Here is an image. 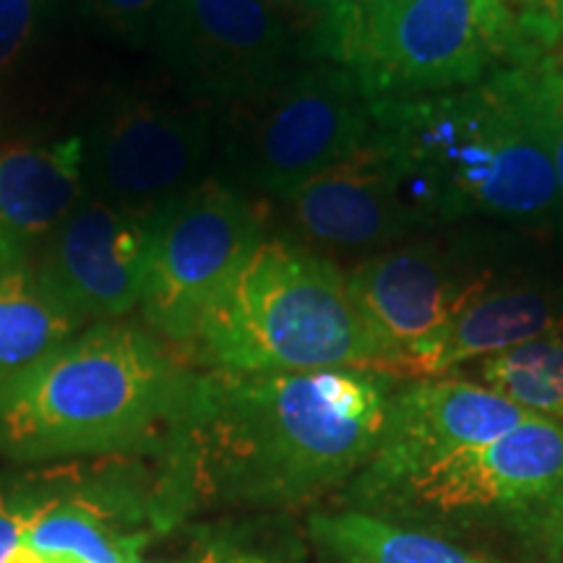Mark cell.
I'll return each mask as SVG.
<instances>
[{"mask_svg":"<svg viewBox=\"0 0 563 563\" xmlns=\"http://www.w3.org/2000/svg\"><path fill=\"white\" fill-rule=\"evenodd\" d=\"M373 133L371 100L347 68L313 60L224 110V165L232 178L285 199L361 150Z\"/></svg>","mask_w":563,"mask_h":563,"instance_id":"6","label":"cell"},{"mask_svg":"<svg viewBox=\"0 0 563 563\" xmlns=\"http://www.w3.org/2000/svg\"><path fill=\"white\" fill-rule=\"evenodd\" d=\"M150 222L84 194L45 243L40 269L84 321H115L141 306Z\"/></svg>","mask_w":563,"mask_h":563,"instance_id":"13","label":"cell"},{"mask_svg":"<svg viewBox=\"0 0 563 563\" xmlns=\"http://www.w3.org/2000/svg\"><path fill=\"white\" fill-rule=\"evenodd\" d=\"M496 274L454 249L402 245L365 258L347 274L352 298L382 340L394 378L439 340Z\"/></svg>","mask_w":563,"mask_h":563,"instance_id":"12","label":"cell"},{"mask_svg":"<svg viewBox=\"0 0 563 563\" xmlns=\"http://www.w3.org/2000/svg\"><path fill=\"white\" fill-rule=\"evenodd\" d=\"M45 11V0H0V81L26 51Z\"/></svg>","mask_w":563,"mask_h":563,"instance_id":"23","label":"cell"},{"mask_svg":"<svg viewBox=\"0 0 563 563\" xmlns=\"http://www.w3.org/2000/svg\"><path fill=\"white\" fill-rule=\"evenodd\" d=\"M365 511L501 540L522 563H563V426L527 418Z\"/></svg>","mask_w":563,"mask_h":563,"instance_id":"5","label":"cell"},{"mask_svg":"<svg viewBox=\"0 0 563 563\" xmlns=\"http://www.w3.org/2000/svg\"><path fill=\"white\" fill-rule=\"evenodd\" d=\"M203 371H382L389 355L352 298L347 274L290 241H266L180 352Z\"/></svg>","mask_w":563,"mask_h":563,"instance_id":"4","label":"cell"},{"mask_svg":"<svg viewBox=\"0 0 563 563\" xmlns=\"http://www.w3.org/2000/svg\"><path fill=\"white\" fill-rule=\"evenodd\" d=\"M139 563H295L282 548H269L262 540L241 538V534H214L194 543L175 559H141Z\"/></svg>","mask_w":563,"mask_h":563,"instance_id":"22","label":"cell"},{"mask_svg":"<svg viewBox=\"0 0 563 563\" xmlns=\"http://www.w3.org/2000/svg\"><path fill=\"white\" fill-rule=\"evenodd\" d=\"M154 37L196 100L224 108L292 68L295 40L269 0H167Z\"/></svg>","mask_w":563,"mask_h":563,"instance_id":"11","label":"cell"},{"mask_svg":"<svg viewBox=\"0 0 563 563\" xmlns=\"http://www.w3.org/2000/svg\"><path fill=\"white\" fill-rule=\"evenodd\" d=\"M214 104L123 97L81 139L84 194L150 222L203 180L214 146Z\"/></svg>","mask_w":563,"mask_h":563,"instance_id":"9","label":"cell"},{"mask_svg":"<svg viewBox=\"0 0 563 563\" xmlns=\"http://www.w3.org/2000/svg\"><path fill=\"white\" fill-rule=\"evenodd\" d=\"M545 115L548 141H551L555 194H559V217L563 220V66L548 53L545 58Z\"/></svg>","mask_w":563,"mask_h":563,"instance_id":"26","label":"cell"},{"mask_svg":"<svg viewBox=\"0 0 563 563\" xmlns=\"http://www.w3.org/2000/svg\"><path fill=\"white\" fill-rule=\"evenodd\" d=\"M308 534L321 563H506L456 534L355 506L313 511Z\"/></svg>","mask_w":563,"mask_h":563,"instance_id":"18","label":"cell"},{"mask_svg":"<svg viewBox=\"0 0 563 563\" xmlns=\"http://www.w3.org/2000/svg\"><path fill=\"white\" fill-rule=\"evenodd\" d=\"M34 511V490L26 485L0 483V563L11 559V553L24 543L26 525Z\"/></svg>","mask_w":563,"mask_h":563,"instance_id":"25","label":"cell"},{"mask_svg":"<svg viewBox=\"0 0 563 563\" xmlns=\"http://www.w3.org/2000/svg\"><path fill=\"white\" fill-rule=\"evenodd\" d=\"M81 196V139L0 146V272L32 264Z\"/></svg>","mask_w":563,"mask_h":563,"instance_id":"16","label":"cell"},{"mask_svg":"<svg viewBox=\"0 0 563 563\" xmlns=\"http://www.w3.org/2000/svg\"><path fill=\"white\" fill-rule=\"evenodd\" d=\"M545 58L532 47L470 87L371 102L373 136L422 222L490 217L543 228L559 217Z\"/></svg>","mask_w":563,"mask_h":563,"instance_id":"2","label":"cell"},{"mask_svg":"<svg viewBox=\"0 0 563 563\" xmlns=\"http://www.w3.org/2000/svg\"><path fill=\"white\" fill-rule=\"evenodd\" d=\"M548 42L506 0H389L347 68L371 102L477 84Z\"/></svg>","mask_w":563,"mask_h":563,"instance_id":"7","label":"cell"},{"mask_svg":"<svg viewBox=\"0 0 563 563\" xmlns=\"http://www.w3.org/2000/svg\"><path fill=\"white\" fill-rule=\"evenodd\" d=\"M279 201L306 241L329 249H371L426 224L402 173L373 133L361 150L313 175Z\"/></svg>","mask_w":563,"mask_h":563,"instance_id":"14","label":"cell"},{"mask_svg":"<svg viewBox=\"0 0 563 563\" xmlns=\"http://www.w3.org/2000/svg\"><path fill=\"white\" fill-rule=\"evenodd\" d=\"M470 371L473 382L501 394L530 418L563 426V332L498 352Z\"/></svg>","mask_w":563,"mask_h":563,"instance_id":"20","label":"cell"},{"mask_svg":"<svg viewBox=\"0 0 563 563\" xmlns=\"http://www.w3.org/2000/svg\"><path fill=\"white\" fill-rule=\"evenodd\" d=\"M545 21L553 26L555 34H563V0H543Z\"/></svg>","mask_w":563,"mask_h":563,"instance_id":"29","label":"cell"},{"mask_svg":"<svg viewBox=\"0 0 563 563\" xmlns=\"http://www.w3.org/2000/svg\"><path fill=\"white\" fill-rule=\"evenodd\" d=\"M196 373L157 334L97 323L0 386V454L30 464L162 452Z\"/></svg>","mask_w":563,"mask_h":563,"instance_id":"3","label":"cell"},{"mask_svg":"<svg viewBox=\"0 0 563 563\" xmlns=\"http://www.w3.org/2000/svg\"><path fill=\"white\" fill-rule=\"evenodd\" d=\"M530 418L501 394L473 378H407L394 386L376 449L352 477L344 498L355 509H371L435 464L488 443Z\"/></svg>","mask_w":563,"mask_h":563,"instance_id":"10","label":"cell"},{"mask_svg":"<svg viewBox=\"0 0 563 563\" xmlns=\"http://www.w3.org/2000/svg\"><path fill=\"white\" fill-rule=\"evenodd\" d=\"M563 332V287L493 279L439 340L415 357L407 378L454 376L456 371L519 344Z\"/></svg>","mask_w":563,"mask_h":563,"instance_id":"17","label":"cell"},{"mask_svg":"<svg viewBox=\"0 0 563 563\" xmlns=\"http://www.w3.org/2000/svg\"><path fill=\"white\" fill-rule=\"evenodd\" d=\"M264 241V217L232 183L203 178L167 203L150 220L139 306L146 323L180 355Z\"/></svg>","mask_w":563,"mask_h":563,"instance_id":"8","label":"cell"},{"mask_svg":"<svg viewBox=\"0 0 563 563\" xmlns=\"http://www.w3.org/2000/svg\"><path fill=\"white\" fill-rule=\"evenodd\" d=\"M277 16L285 21L292 40H300L302 47H311L313 34L319 30V21L323 13V0H269Z\"/></svg>","mask_w":563,"mask_h":563,"instance_id":"27","label":"cell"},{"mask_svg":"<svg viewBox=\"0 0 563 563\" xmlns=\"http://www.w3.org/2000/svg\"><path fill=\"white\" fill-rule=\"evenodd\" d=\"M399 378L382 371H199L162 449L159 527L203 504L298 509L368 464Z\"/></svg>","mask_w":563,"mask_h":563,"instance_id":"1","label":"cell"},{"mask_svg":"<svg viewBox=\"0 0 563 563\" xmlns=\"http://www.w3.org/2000/svg\"><path fill=\"white\" fill-rule=\"evenodd\" d=\"M167 0H79L89 16L121 34H154Z\"/></svg>","mask_w":563,"mask_h":563,"instance_id":"24","label":"cell"},{"mask_svg":"<svg viewBox=\"0 0 563 563\" xmlns=\"http://www.w3.org/2000/svg\"><path fill=\"white\" fill-rule=\"evenodd\" d=\"M157 525L154 490L139 496L131 485L84 483L76 490H34L24 543L47 559L70 563H139Z\"/></svg>","mask_w":563,"mask_h":563,"instance_id":"15","label":"cell"},{"mask_svg":"<svg viewBox=\"0 0 563 563\" xmlns=\"http://www.w3.org/2000/svg\"><path fill=\"white\" fill-rule=\"evenodd\" d=\"M386 5L389 0H323V13L308 47V58L350 68L365 34Z\"/></svg>","mask_w":563,"mask_h":563,"instance_id":"21","label":"cell"},{"mask_svg":"<svg viewBox=\"0 0 563 563\" xmlns=\"http://www.w3.org/2000/svg\"><path fill=\"white\" fill-rule=\"evenodd\" d=\"M5 563H70V561H58V559H47V555H40L30 551L26 545H19L16 551L11 553V559Z\"/></svg>","mask_w":563,"mask_h":563,"instance_id":"28","label":"cell"},{"mask_svg":"<svg viewBox=\"0 0 563 563\" xmlns=\"http://www.w3.org/2000/svg\"><path fill=\"white\" fill-rule=\"evenodd\" d=\"M84 323L40 266L0 272V386L74 340Z\"/></svg>","mask_w":563,"mask_h":563,"instance_id":"19","label":"cell"}]
</instances>
